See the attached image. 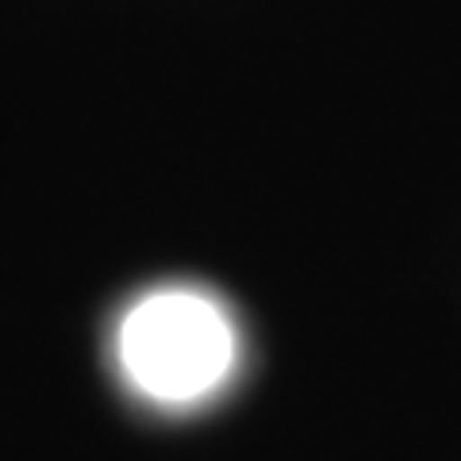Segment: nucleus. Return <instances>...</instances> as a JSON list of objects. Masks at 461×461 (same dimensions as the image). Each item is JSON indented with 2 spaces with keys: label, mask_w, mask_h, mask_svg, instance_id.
I'll return each instance as SVG.
<instances>
[{
  "label": "nucleus",
  "mask_w": 461,
  "mask_h": 461,
  "mask_svg": "<svg viewBox=\"0 0 461 461\" xmlns=\"http://www.w3.org/2000/svg\"><path fill=\"white\" fill-rule=\"evenodd\" d=\"M120 350L127 373L150 396L193 400L227 373L230 330L208 300L193 293H162L127 315Z\"/></svg>",
  "instance_id": "obj_1"
}]
</instances>
